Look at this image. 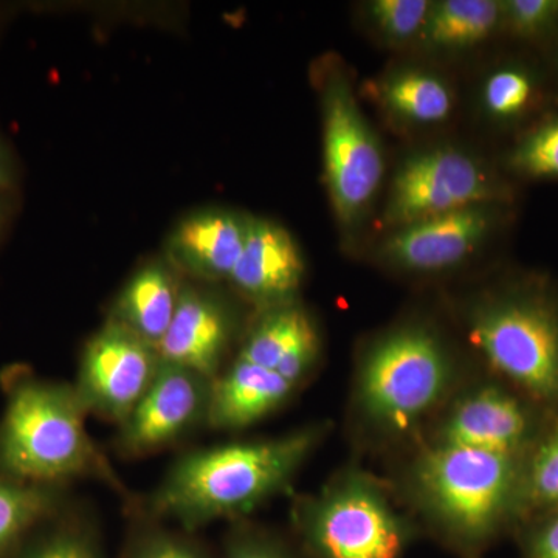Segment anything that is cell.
I'll return each mask as SVG.
<instances>
[{"instance_id": "obj_1", "label": "cell", "mask_w": 558, "mask_h": 558, "mask_svg": "<svg viewBox=\"0 0 558 558\" xmlns=\"http://www.w3.org/2000/svg\"><path fill=\"white\" fill-rule=\"evenodd\" d=\"M323 433V425H310L278 438L186 451L154 488L146 515L185 532L241 519L289 486Z\"/></svg>"}, {"instance_id": "obj_2", "label": "cell", "mask_w": 558, "mask_h": 558, "mask_svg": "<svg viewBox=\"0 0 558 558\" xmlns=\"http://www.w3.org/2000/svg\"><path fill=\"white\" fill-rule=\"evenodd\" d=\"M0 473L22 483L65 487L95 478L124 498L126 487L90 438L87 410L73 384L44 379L24 366L0 374Z\"/></svg>"}, {"instance_id": "obj_3", "label": "cell", "mask_w": 558, "mask_h": 558, "mask_svg": "<svg viewBox=\"0 0 558 558\" xmlns=\"http://www.w3.org/2000/svg\"><path fill=\"white\" fill-rule=\"evenodd\" d=\"M523 472L513 454L435 444L414 465V492L447 534L481 543L521 509Z\"/></svg>"}, {"instance_id": "obj_4", "label": "cell", "mask_w": 558, "mask_h": 558, "mask_svg": "<svg viewBox=\"0 0 558 558\" xmlns=\"http://www.w3.org/2000/svg\"><path fill=\"white\" fill-rule=\"evenodd\" d=\"M451 376L449 352L432 329L399 326L374 341L362 360L360 410L377 427L409 432L444 399Z\"/></svg>"}, {"instance_id": "obj_5", "label": "cell", "mask_w": 558, "mask_h": 558, "mask_svg": "<svg viewBox=\"0 0 558 558\" xmlns=\"http://www.w3.org/2000/svg\"><path fill=\"white\" fill-rule=\"evenodd\" d=\"M469 339L488 365L543 405L558 407V311L531 293L483 301Z\"/></svg>"}, {"instance_id": "obj_6", "label": "cell", "mask_w": 558, "mask_h": 558, "mask_svg": "<svg viewBox=\"0 0 558 558\" xmlns=\"http://www.w3.org/2000/svg\"><path fill=\"white\" fill-rule=\"evenodd\" d=\"M322 75L323 157L326 185L337 220L347 233L362 226L379 194L385 160L351 80L341 65H326Z\"/></svg>"}, {"instance_id": "obj_7", "label": "cell", "mask_w": 558, "mask_h": 558, "mask_svg": "<svg viewBox=\"0 0 558 558\" xmlns=\"http://www.w3.org/2000/svg\"><path fill=\"white\" fill-rule=\"evenodd\" d=\"M295 521L319 558H399L405 542L398 513L362 475L344 476L296 502Z\"/></svg>"}, {"instance_id": "obj_8", "label": "cell", "mask_w": 558, "mask_h": 558, "mask_svg": "<svg viewBox=\"0 0 558 558\" xmlns=\"http://www.w3.org/2000/svg\"><path fill=\"white\" fill-rule=\"evenodd\" d=\"M497 182L472 154L439 146L411 154L389 185L385 226L391 230L478 205H495Z\"/></svg>"}, {"instance_id": "obj_9", "label": "cell", "mask_w": 558, "mask_h": 558, "mask_svg": "<svg viewBox=\"0 0 558 558\" xmlns=\"http://www.w3.org/2000/svg\"><path fill=\"white\" fill-rule=\"evenodd\" d=\"M160 365L156 347L108 318L84 344L73 387L87 413L119 427L146 395Z\"/></svg>"}, {"instance_id": "obj_10", "label": "cell", "mask_w": 558, "mask_h": 558, "mask_svg": "<svg viewBox=\"0 0 558 558\" xmlns=\"http://www.w3.org/2000/svg\"><path fill=\"white\" fill-rule=\"evenodd\" d=\"M213 380L196 371L163 362L138 405L119 425L116 450L142 458L174 446L201 425L207 427Z\"/></svg>"}, {"instance_id": "obj_11", "label": "cell", "mask_w": 558, "mask_h": 558, "mask_svg": "<svg viewBox=\"0 0 558 558\" xmlns=\"http://www.w3.org/2000/svg\"><path fill=\"white\" fill-rule=\"evenodd\" d=\"M494 205H478L392 230L379 258L407 274H439L465 263L494 229Z\"/></svg>"}, {"instance_id": "obj_12", "label": "cell", "mask_w": 558, "mask_h": 558, "mask_svg": "<svg viewBox=\"0 0 558 558\" xmlns=\"http://www.w3.org/2000/svg\"><path fill=\"white\" fill-rule=\"evenodd\" d=\"M236 332V318L222 296L183 286L178 311L157 351L163 362L215 380L222 373Z\"/></svg>"}, {"instance_id": "obj_13", "label": "cell", "mask_w": 558, "mask_h": 558, "mask_svg": "<svg viewBox=\"0 0 558 558\" xmlns=\"http://www.w3.org/2000/svg\"><path fill=\"white\" fill-rule=\"evenodd\" d=\"M304 270L299 244L284 227L248 218L244 250L229 279L238 293L259 311L293 303L303 284Z\"/></svg>"}, {"instance_id": "obj_14", "label": "cell", "mask_w": 558, "mask_h": 558, "mask_svg": "<svg viewBox=\"0 0 558 558\" xmlns=\"http://www.w3.org/2000/svg\"><path fill=\"white\" fill-rule=\"evenodd\" d=\"M532 436L534 421L526 407L502 389L486 387L459 400L436 444L520 457Z\"/></svg>"}, {"instance_id": "obj_15", "label": "cell", "mask_w": 558, "mask_h": 558, "mask_svg": "<svg viewBox=\"0 0 558 558\" xmlns=\"http://www.w3.org/2000/svg\"><path fill=\"white\" fill-rule=\"evenodd\" d=\"M319 355L314 322L296 301L259 311L238 357L278 374L299 388Z\"/></svg>"}, {"instance_id": "obj_16", "label": "cell", "mask_w": 558, "mask_h": 558, "mask_svg": "<svg viewBox=\"0 0 558 558\" xmlns=\"http://www.w3.org/2000/svg\"><path fill=\"white\" fill-rule=\"evenodd\" d=\"M247 222L222 209L183 219L168 244L172 263L204 281H229L244 250Z\"/></svg>"}, {"instance_id": "obj_17", "label": "cell", "mask_w": 558, "mask_h": 558, "mask_svg": "<svg viewBox=\"0 0 558 558\" xmlns=\"http://www.w3.org/2000/svg\"><path fill=\"white\" fill-rule=\"evenodd\" d=\"M295 385L253 363L234 359L213 380L207 427L216 432H241L281 409Z\"/></svg>"}, {"instance_id": "obj_18", "label": "cell", "mask_w": 558, "mask_h": 558, "mask_svg": "<svg viewBox=\"0 0 558 558\" xmlns=\"http://www.w3.org/2000/svg\"><path fill=\"white\" fill-rule=\"evenodd\" d=\"M182 290L170 264L150 260L128 279L113 301L109 318L157 348L174 318Z\"/></svg>"}, {"instance_id": "obj_19", "label": "cell", "mask_w": 558, "mask_h": 558, "mask_svg": "<svg viewBox=\"0 0 558 558\" xmlns=\"http://www.w3.org/2000/svg\"><path fill=\"white\" fill-rule=\"evenodd\" d=\"M501 22V2L498 0L432 2L416 44L428 53H462L490 38Z\"/></svg>"}, {"instance_id": "obj_20", "label": "cell", "mask_w": 558, "mask_h": 558, "mask_svg": "<svg viewBox=\"0 0 558 558\" xmlns=\"http://www.w3.org/2000/svg\"><path fill=\"white\" fill-rule=\"evenodd\" d=\"M374 94L392 119L411 126L442 123L454 105L450 84L424 69L395 70L376 84Z\"/></svg>"}, {"instance_id": "obj_21", "label": "cell", "mask_w": 558, "mask_h": 558, "mask_svg": "<svg viewBox=\"0 0 558 558\" xmlns=\"http://www.w3.org/2000/svg\"><path fill=\"white\" fill-rule=\"evenodd\" d=\"M65 509V487L22 483L0 473V558L13 556Z\"/></svg>"}, {"instance_id": "obj_22", "label": "cell", "mask_w": 558, "mask_h": 558, "mask_svg": "<svg viewBox=\"0 0 558 558\" xmlns=\"http://www.w3.org/2000/svg\"><path fill=\"white\" fill-rule=\"evenodd\" d=\"M10 558H102L94 534L68 509L47 521Z\"/></svg>"}, {"instance_id": "obj_23", "label": "cell", "mask_w": 558, "mask_h": 558, "mask_svg": "<svg viewBox=\"0 0 558 558\" xmlns=\"http://www.w3.org/2000/svg\"><path fill=\"white\" fill-rule=\"evenodd\" d=\"M429 7L428 0H373L366 3L365 16L385 43L416 44Z\"/></svg>"}, {"instance_id": "obj_24", "label": "cell", "mask_w": 558, "mask_h": 558, "mask_svg": "<svg viewBox=\"0 0 558 558\" xmlns=\"http://www.w3.org/2000/svg\"><path fill=\"white\" fill-rule=\"evenodd\" d=\"M521 506L558 509V424L539 442L524 468Z\"/></svg>"}, {"instance_id": "obj_25", "label": "cell", "mask_w": 558, "mask_h": 558, "mask_svg": "<svg viewBox=\"0 0 558 558\" xmlns=\"http://www.w3.org/2000/svg\"><path fill=\"white\" fill-rule=\"evenodd\" d=\"M534 97V81L523 69L494 70L481 89V106L494 120H512L527 109Z\"/></svg>"}, {"instance_id": "obj_26", "label": "cell", "mask_w": 558, "mask_h": 558, "mask_svg": "<svg viewBox=\"0 0 558 558\" xmlns=\"http://www.w3.org/2000/svg\"><path fill=\"white\" fill-rule=\"evenodd\" d=\"M509 165L531 178L558 179V119L527 135L510 154Z\"/></svg>"}, {"instance_id": "obj_27", "label": "cell", "mask_w": 558, "mask_h": 558, "mask_svg": "<svg viewBox=\"0 0 558 558\" xmlns=\"http://www.w3.org/2000/svg\"><path fill=\"white\" fill-rule=\"evenodd\" d=\"M126 558H209L196 542L182 532L170 531L157 523L137 527L130 542Z\"/></svg>"}, {"instance_id": "obj_28", "label": "cell", "mask_w": 558, "mask_h": 558, "mask_svg": "<svg viewBox=\"0 0 558 558\" xmlns=\"http://www.w3.org/2000/svg\"><path fill=\"white\" fill-rule=\"evenodd\" d=\"M501 25L520 38H539L558 25V0H506Z\"/></svg>"}, {"instance_id": "obj_29", "label": "cell", "mask_w": 558, "mask_h": 558, "mask_svg": "<svg viewBox=\"0 0 558 558\" xmlns=\"http://www.w3.org/2000/svg\"><path fill=\"white\" fill-rule=\"evenodd\" d=\"M226 558H289L284 549L275 545L271 539L247 531L238 529L231 532L227 539Z\"/></svg>"}, {"instance_id": "obj_30", "label": "cell", "mask_w": 558, "mask_h": 558, "mask_svg": "<svg viewBox=\"0 0 558 558\" xmlns=\"http://www.w3.org/2000/svg\"><path fill=\"white\" fill-rule=\"evenodd\" d=\"M549 512V515L529 535L527 558H558V509Z\"/></svg>"}, {"instance_id": "obj_31", "label": "cell", "mask_w": 558, "mask_h": 558, "mask_svg": "<svg viewBox=\"0 0 558 558\" xmlns=\"http://www.w3.org/2000/svg\"><path fill=\"white\" fill-rule=\"evenodd\" d=\"M17 186V168L5 140L0 135V194H14Z\"/></svg>"}, {"instance_id": "obj_32", "label": "cell", "mask_w": 558, "mask_h": 558, "mask_svg": "<svg viewBox=\"0 0 558 558\" xmlns=\"http://www.w3.org/2000/svg\"><path fill=\"white\" fill-rule=\"evenodd\" d=\"M13 215V194H0V238Z\"/></svg>"}]
</instances>
